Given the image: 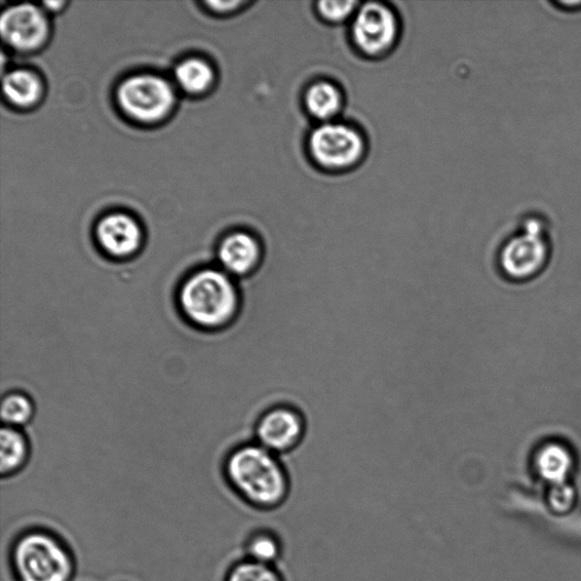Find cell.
<instances>
[{"mask_svg":"<svg viewBox=\"0 0 581 581\" xmlns=\"http://www.w3.org/2000/svg\"><path fill=\"white\" fill-rule=\"evenodd\" d=\"M101 248L112 257H129L137 252L141 243L138 224L126 215H111L103 219L97 228Z\"/></svg>","mask_w":581,"mask_h":581,"instance_id":"10","label":"cell"},{"mask_svg":"<svg viewBox=\"0 0 581 581\" xmlns=\"http://www.w3.org/2000/svg\"><path fill=\"white\" fill-rule=\"evenodd\" d=\"M397 32L395 14L378 3L364 6L354 22L355 43L367 55H378L389 50Z\"/></svg>","mask_w":581,"mask_h":581,"instance_id":"8","label":"cell"},{"mask_svg":"<svg viewBox=\"0 0 581 581\" xmlns=\"http://www.w3.org/2000/svg\"><path fill=\"white\" fill-rule=\"evenodd\" d=\"M4 93L13 104L26 107L41 96L42 86L31 72L13 71L6 76Z\"/></svg>","mask_w":581,"mask_h":581,"instance_id":"14","label":"cell"},{"mask_svg":"<svg viewBox=\"0 0 581 581\" xmlns=\"http://www.w3.org/2000/svg\"><path fill=\"white\" fill-rule=\"evenodd\" d=\"M571 467L569 453L560 446L546 448L537 458L538 474L557 486L566 483Z\"/></svg>","mask_w":581,"mask_h":581,"instance_id":"13","label":"cell"},{"mask_svg":"<svg viewBox=\"0 0 581 581\" xmlns=\"http://www.w3.org/2000/svg\"><path fill=\"white\" fill-rule=\"evenodd\" d=\"M227 581H287L278 566H270L248 560L230 571Z\"/></svg>","mask_w":581,"mask_h":581,"instance_id":"19","label":"cell"},{"mask_svg":"<svg viewBox=\"0 0 581 581\" xmlns=\"http://www.w3.org/2000/svg\"><path fill=\"white\" fill-rule=\"evenodd\" d=\"M0 28L6 41L21 51L41 46L49 32L44 13L30 4L17 6L6 11Z\"/></svg>","mask_w":581,"mask_h":581,"instance_id":"9","label":"cell"},{"mask_svg":"<svg viewBox=\"0 0 581 581\" xmlns=\"http://www.w3.org/2000/svg\"><path fill=\"white\" fill-rule=\"evenodd\" d=\"M239 3H236V2H230V3H211V7L213 8H220V7H225V8H232V7H238Z\"/></svg>","mask_w":581,"mask_h":581,"instance_id":"23","label":"cell"},{"mask_svg":"<svg viewBox=\"0 0 581 581\" xmlns=\"http://www.w3.org/2000/svg\"><path fill=\"white\" fill-rule=\"evenodd\" d=\"M310 151L321 165L343 169L359 161L364 142L361 135L351 127L329 123L316 129L310 137Z\"/></svg>","mask_w":581,"mask_h":581,"instance_id":"6","label":"cell"},{"mask_svg":"<svg viewBox=\"0 0 581 581\" xmlns=\"http://www.w3.org/2000/svg\"><path fill=\"white\" fill-rule=\"evenodd\" d=\"M248 552L252 561L278 566L284 556L283 540L272 531H261L250 539Z\"/></svg>","mask_w":581,"mask_h":581,"instance_id":"16","label":"cell"},{"mask_svg":"<svg viewBox=\"0 0 581 581\" xmlns=\"http://www.w3.org/2000/svg\"><path fill=\"white\" fill-rule=\"evenodd\" d=\"M226 473L239 494L258 509L275 512L291 495V478L280 455L260 444H246L232 452Z\"/></svg>","mask_w":581,"mask_h":581,"instance_id":"1","label":"cell"},{"mask_svg":"<svg viewBox=\"0 0 581 581\" xmlns=\"http://www.w3.org/2000/svg\"><path fill=\"white\" fill-rule=\"evenodd\" d=\"M175 76L184 90L195 94L206 90L213 80L211 67L200 60H189L180 64Z\"/></svg>","mask_w":581,"mask_h":581,"instance_id":"17","label":"cell"},{"mask_svg":"<svg viewBox=\"0 0 581 581\" xmlns=\"http://www.w3.org/2000/svg\"><path fill=\"white\" fill-rule=\"evenodd\" d=\"M520 229L503 246L499 262L508 276L529 278L544 268L550 255L548 226L545 217H524Z\"/></svg>","mask_w":581,"mask_h":581,"instance_id":"3","label":"cell"},{"mask_svg":"<svg viewBox=\"0 0 581 581\" xmlns=\"http://www.w3.org/2000/svg\"><path fill=\"white\" fill-rule=\"evenodd\" d=\"M28 458V441L18 429L6 428L0 434V471L3 475L18 471Z\"/></svg>","mask_w":581,"mask_h":581,"instance_id":"12","label":"cell"},{"mask_svg":"<svg viewBox=\"0 0 581 581\" xmlns=\"http://www.w3.org/2000/svg\"><path fill=\"white\" fill-rule=\"evenodd\" d=\"M261 257L260 246L246 234L227 237L218 249L219 262L230 277L244 278L255 272Z\"/></svg>","mask_w":581,"mask_h":581,"instance_id":"11","label":"cell"},{"mask_svg":"<svg viewBox=\"0 0 581 581\" xmlns=\"http://www.w3.org/2000/svg\"><path fill=\"white\" fill-rule=\"evenodd\" d=\"M342 98L338 89L329 83H319L309 88L305 105L310 114L320 120H330L341 108Z\"/></svg>","mask_w":581,"mask_h":581,"instance_id":"15","label":"cell"},{"mask_svg":"<svg viewBox=\"0 0 581 581\" xmlns=\"http://www.w3.org/2000/svg\"><path fill=\"white\" fill-rule=\"evenodd\" d=\"M304 434V418L298 409L290 406L268 409L256 424L257 443L278 455L294 450Z\"/></svg>","mask_w":581,"mask_h":581,"instance_id":"7","label":"cell"},{"mask_svg":"<svg viewBox=\"0 0 581 581\" xmlns=\"http://www.w3.org/2000/svg\"><path fill=\"white\" fill-rule=\"evenodd\" d=\"M179 303L193 325L215 330L237 318L241 295L237 283L224 270L204 268L182 283Z\"/></svg>","mask_w":581,"mask_h":581,"instance_id":"2","label":"cell"},{"mask_svg":"<svg viewBox=\"0 0 581 581\" xmlns=\"http://www.w3.org/2000/svg\"><path fill=\"white\" fill-rule=\"evenodd\" d=\"M573 493L568 486L559 485L551 496V503L556 510L567 512L572 506Z\"/></svg>","mask_w":581,"mask_h":581,"instance_id":"21","label":"cell"},{"mask_svg":"<svg viewBox=\"0 0 581 581\" xmlns=\"http://www.w3.org/2000/svg\"><path fill=\"white\" fill-rule=\"evenodd\" d=\"M34 407L30 398L20 392L9 394L2 402V419L9 428L19 429L33 417Z\"/></svg>","mask_w":581,"mask_h":581,"instance_id":"18","label":"cell"},{"mask_svg":"<svg viewBox=\"0 0 581 581\" xmlns=\"http://www.w3.org/2000/svg\"><path fill=\"white\" fill-rule=\"evenodd\" d=\"M14 564L21 581H67L72 561L53 537L30 534L14 549Z\"/></svg>","mask_w":581,"mask_h":581,"instance_id":"4","label":"cell"},{"mask_svg":"<svg viewBox=\"0 0 581 581\" xmlns=\"http://www.w3.org/2000/svg\"><path fill=\"white\" fill-rule=\"evenodd\" d=\"M119 101L131 118L152 122L165 116L174 104V93L159 76L130 77L119 90Z\"/></svg>","mask_w":581,"mask_h":581,"instance_id":"5","label":"cell"},{"mask_svg":"<svg viewBox=\"0 0 581 581\" xmlns=\"http://www.w3.org/2000/svg\"><path fill=\"white\" fill-rule=\"evenodd\" d=\"M551 4L564 12L575 13L581 11V0H573V2L560 0V2H553Z\"/></svg>","mask_w":581,"mask_h":581,"instance_id":"22","label":"cell"},{"mask_svg":"<svg viewBox=\"0 0 581 581\" xmlns=\"http://www.w3.org/2000/svg\"><path fill=\"white\" fill-rule=\"evenodd\" d=\"M355 2H321L320 14L329 21L341 22L346 20L356 11Z\"/></svg>","mask_w":581,"mask_h":581,"instance_id":"20","label":"cell"}]
</instances>
